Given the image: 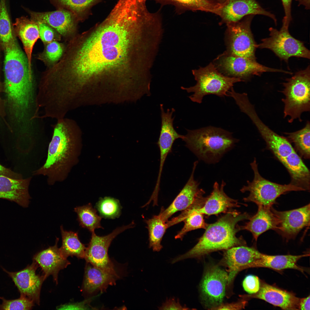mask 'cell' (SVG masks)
Here are the masks:
<instances>
[{
	"instance_id": "obj_29",
	"label": "cell",
	"mask_w": 310,
	"mask_h": 310,
	"mask_svg": "<svg viewBox=\"0 0 310 310\" xmlns=\"http://www.w3.org/2000/svg\"><path fill=\"white\" fill-rule=\"evenodd\" d=\"M309 255V254L300 255H270L262 254L260 257L251 263L248 268H268L277 270L293 269L303 272L304 269L298 266L297 263L301 258Z\"/></svg>"
},
{
	"instance_id": "obj_20",
	"label": "cell",
	"mask_w": 310,
	"mask_h": 310,
	"mask_svg": "<svg viewBox=\"0 0 310 310\" xmlns=\"http://www.w3.org/2000/svg\"><path fill=\"white\" fill-rule=\"evenodd\" d=\"M161 119L160 133L157 144L159 148L160 161L159 170L162 171L164 162L168 154L172 152L174 142L177 139H182L184 135L179 134L175 129L173 121L174 117L172 115L175 109H168L165 112L163 104H160Z\"/></svg>"
},
{
	"instance_id": "obj_14",
	"label": "cell",
	"mask_w": 310,
	"mask_h": 310,
	"mask_svg": "<svg viewBox=\"0 0 310 310\" xmlns=\"http://www.w3.org/2000/svg\"><path fill=\"white\" fill-rule=\"evenodd\" d=\"M228 279V274L218 266L210 267L206 271L200 288L204 300L212 306L211 309L222 304Z\"/></svg>"
},
{
	"instance_id": "obj_10",
	"label": "cell",
	"mask_w": 310,
	"mask_h": 310,
	"mask_svg": "<svg viewBox=\"0 0 310 310\" xmlns=\"http://www.w3.org/2000/svg\"><path fill=\"white\" fill-rule=\"evenodd\" d=\"M288 28L282 26L279 30L270 28V37L262 39L261 43L257 44V48L269 49L286 62L292 57L309 59V50L302 42L290 35Z\"/></svg>"
},
{
	"instance_id": "obj_30",
	"label": "cell",
	"mask_w": 310,
	"mask_h": 310,
	"mask_svg": "<svg viewBox=\"0 0 310 310\" xmlns=\"http://www.w3.org/2000/svg\"><path fill=\"white\" fill-rule=\"evenodd\" d=\"M162 6L172 5L181 14L187 11H201L218 14L222 6L218 0H153Z\"/></svg>"
},
{
	"instance_id": "obj_2",
	"label": "cell",
	"mask_w": 310,
	"mask_h": 310,
	"mask_svg": "<svg viewBox=\"0 0 310 310\" xmlns=\"http://www.w3.org/2000/svg\"><path fill=\"white\" fill-rule=\"evenodd\" d=\"M4 52L3 82L10 114L16 121L26 120L31 109L36 108V94L28 59L15 36L2 48Z\"/></svg>"
},
{
	"instance_id": "obj_9",
	"label": "cell",
	"mask_w": 310,
	"mask_h": 310,
	"mask_svg": "<svg viewBox=\"0 0 310 310\" xmlns=\"http://www.w3.org/2000/svg\"><path fill=\"white\" fill-rule=\"evenodd\" d=\"M215 60L214 65L221 73L228 77L239 78L242 81H247L252 76H259L265 72L289 73L282 69L265 66L257 62L256 59L235 55L226 51Z\"/></svg>"
},
{
	"instance_id": "obj_48",
	"label": "cell",
	"mask_w": 310,
	"mask_h": 310,
	"mask_svg": "<svg viewBox=\"0 0 310 310\" xmlns=\"http://www.w3.org/2000/svg\"><path fill=\"white\" fill-rule=\"evenodd\" d=\"M299 3V5H303L306 9H310V0H296Z\"/></svg>"
},
{
	"instance_id": "obj_23",
	"label": "cell",
	"mask_w": 310,
	"mask_h": 310,
	"mask_svg": "<svg viewBox=\"0 0 310 310\" xmlns=\"http://www.w3.org/2000/svg\"><path fill=\"white\" fill-rule=\"evenodd\" d=\"M241 297L261 299L283 309H299L300 299L291 293L265 283L260 285L257 293Z\"/></svg>"
},
{
	"instance_id": "obj_16",
	"label": "cell",
	"mask_w": 310,
	"mask_h": 310,
	"mask_svg": "<svg viewBox=\"0 0 310 310\" xmlns=\"http://www.w3.org/2000/svg\"><path fill=\"white\" fill-rule=\"evenodd\" d=\"M38 264L33 260L32 263L24 269L16 272H10L2 268L12 279L20 295L26 297L38 305L42 283L45 280L43 276L36 273Z\"/></svg>"
},
{
	"instance_id": "obj_12",
	"label": "cell",
	"mask_w": 310,
	"mask_h": 310,
	"mask_svg": "<svg viewBox=\"0 0 310 310\" xmlns=\"http://www.w3.org/2000/svg\"><path fill=\"white\" fill-rule=\"evenodd\" d=\"M134 222L119 227L110 234L100 236L92 232L91 238L86 247L84 258L87 263L111 274H117L108 254V248L113 239L126 230L133 227Z\"/></svg>"
},
{
	"instance_id": "obj_11",
	"label": "cell",
	"mask_w": 310,
	"mask_h": 310,
	"mask_svg": "<svg viewBox=\"0 0 310 310\" xmlns=\"http://www.w3.org/2000/svg\"><path fill=\"white\" fill-rule=\"evenodd\" d=\"M254 16H245L239 21L226 24L227 50L230 54L256 59L255 42L251 29Z\"/></svg>"
},
{
	"instance_id": "obj_37",
	"label": "cell",
	"mask_w": 310,
	"mask_h": 310,
	"mask_svg": "<svg viewBox=\"0 0 310 310\" xmlns=\"http://www.w3.org/2000/svg\"><path fill=\"white\" fill-rule=\"evenodd\" d=\"M96 207L102 218L112 219L119 217L122 208L118 199L109 197L101 198Z\"/></svg>"
},
{
	"instance_id": "obj_8",
	"label": "cell",
	"mask_w": 310,
	"mask_h": 310,
	"mask_svg": "<svg viewBox=\"0 0 310 310\" xmlns=\"http://www.w3.org/2000/svg\"><path fill=\"white\" fill-rule=\"evenodd\" d=\"M254 174L252 181H247V184L240 190L243 193L249 191V195L243 198L246 202H253L257 206L272 207L280 195L291 191H305L303 189L290 183L281 185L273 182L263 177L258 170L256 159L250 163Z\"/></svg>"
},
{
	"instance_id": "obj_41",
	"label": "cell",
	"mask_w": 310,
	"mask_h": 310,
	"mask_svg": "<svg viewBox=\"0 0 310 310\" xmlns=\"http://www.w3.org/2000/svg\"><path fill=\"white\" fill-rule=\"evenodd\" d=\"M244 290L249 294H253L257 293L260 287V282L257 276L253 275L247 276L243 282Z\"/></svg>"
},
{
	"instance_id": "obj_46",
	"label": "cell",
	"mask_w": 310,
	"mask_h": 310,
	"mask_svg": "<svg viewBox=\"0 0 310 310\" xmlns=\"http://www.w3.org/2000/svg\"><path fill=\"white\" fill-rule=\"evenodd\" d=\"M5 92V88L3 83L0 82V116L4 119L6 115L5 106L6 104V100L3 99L0 96V94Z\"/></svg>"
},
{
	"instance_id": "obj_19",
	"label": "cell",
	"mask_w": 310,
	"mask_h": 310,
	"mask_svg": "<svg viewBox=\"0 0 310 310\" xmlns=\"http://www.w3.org/2000/svg\"><path fill=\"white\" fill-rule=\"evenodd\" d=\"M262 253L253 247L245 245L235 246L226 250L223 261L228 268V284L239 271L248 268L252 262L259 258Z\"/></svg>"
},
{
	"instance_id": "obj_35",
	"label": "cell",
	"mask_w": 310,
	"mask_h": 310,
	"mask_svg": "<svg viewBox=\"0 0 310 310\" xmlns=\"http://www.w3.org/2000/svg\"><path fill=\"white\" fill-rule=\"evenodd\" d=\"M77 213L80 225L88 229L91 232L96 228H102L100 224L102 217L98 215L97 211L90 203L76 207L74 209Z\"/></svg>"
},
{
	"instance_id": "obj_32",
	"label": "cell",
	"mask_w": 310,
	"mask_h": 310,
	"mask_svg": "<svg viewBox=\"0 0 310 310\" xmlns=\"http://www.w3.org/2000/svg\"><path fill=\"white\" fill-rule=\"evenodd\" d=\"M149 232V247L154 251L158 252L163 247L161 242L167 229L166 222L163 221L158 214L145 220Z\"/></svg>"
},
{
	"instance_id": "obj_49",
	"label": "cell",
	"mask_w": 310,
	"mask_h": 310,
	"mask_svg": "<svg viewBox=\"0 0 310 310\" xmlns=\"http://www.w3.org/2000/svg\"><path fill=\"white\" fill-rule=\"evenodd\" d=\"M229 0H218L219 3L221 4H223Z\"/></svg>"
},
{
	"instance_id": "obj_40",
	"label": "cell",
	"mask_w": 310,
	"mask_h": 310,
	"mask_svg": "<svg viewBox=\"0 0 310 310\" xmlns=\"http://www.w3.org/2000/svg\"><path fill=\"white\" fill-rule=\"evenodd\" d=\"M36 22L38 27L40 38L44 44L60 39L59 36L50 26L44 23Z\"/></svg>"
},
{
	"instance_id": "obj_1",
	"label": "cell",
	"mask_w": 310,
	"mask_h": 310,
	"mask_svg": "<svg viewBox=\"0 0 310 310\" xmlns=\"http://www.w3.org/2000/svg\"><path fill=\"white\" fill-rule=\"evenodd\" d=\"M141 17L129 1L119 0L90 37L74 35L54 66L55 74L65 86L80 88L93 75L121 64L126 57L131 34L140 31Z\"/></svg>"
},
{
	"instance_id": "obj_27",
	"label": "cell",
	"mask_w": 310,
	"mask_h": 310,
	"mask_svg": "<svg viewBox=\"0 0 310 310\" xmlns=\"http://www.w3.org/2000/svg\"><path fill=\"white\" fill-rule=\"evenodd\" d=\"M258 206L255 214L251 217L245 225L240 226L241 230H245L251 232L256 241L261 234L268 230H275L278 224L277 219L271 210V207L261 205Z\"/></svg>"
},
{
	"instance_id": "obj_5",
	"label": "cell",
	"mask_w": 310,
	"mask_h": 310,
	"mask_svg": "<svg viewBox=\"0 0 310 310\" xmlns=\"http://www.w3.org/2000/svg\"><path fill=\"white\" fill-rule=\"evenodd\" d=\"M182 140L199 160L214 164L232 149L239 140L232 133L221 128L209 126L193 130L186 129Z\"/></svg>"
},
{
	"instance_id": "obj_21",
	"label": "cell",
	"mask_w": 310,
	"mask_h": 310,
	"mask_svg": "<svg viewBox=\"0 0 310 310\" xmlns=\"http://www.w3.org/2000/svg\"><path fill=\"white\" fill-rule=\"evenodd\" d=\"M58 241L59 239L57 238L54 245L41 251L33 257V260L41 268L45 280L51 275L56 284H58L59 271L70 264L67 258L63 256L58 247Z\"/></svg>"
},
{
	"instance_id": "obj_18",
	"label": "cell",
	"mask_w": 310,
	"mask_h": 310,
	"mask_svg": "<svg viewBox=\"0 0 310 310\" xmlns=\"http://www.w3.org/2000/svg\"><path fill=\"white\" fill-rule=\"evenodd\" d=\"M28 11L31 19L46 24L63 37L71 38L74 36L79 20L70 11L62 9L46 12Z\"/></svg>"
},
{
	"instance_id": "obj_28",
	"label": "cell",
	"mask_w": 310,
	"mask_h": 310,
	"mask_svg": "<svg viewBox=\"0 0 310 310\" xmlns=\"http://www.w3.org/2000/svg\"><path fill=\"white\" fill-rule=\"evenodd\" d=\"M201 207L198 204H193L182 211L178 216L166 222L168 228L182 221L184 222L183 228L175 237V239L181 240L188 232L199 228H206L208 224L205 222L203 214L198 210V208Z\"/></svg>"
},
{
	"instance_id": "obj_13",
	"label": "cell",
	"mask_w": 310,
	"mask_h": 310,
	"mask_svg": "<svg viewBox=\"0 0 310 310\" xmlns=\"http://www.w3.org/2000/svg\"><path fill=\"white\" fill-rule=\"evenodd\" d=\"M271 209L278 220L275 231L286 241L294 239L303 228L309 226L310 204L302 207L286 211Z\"/></svg>"
},
{
	"instance_id": "obj_25",
	"label": "cell",
	"mask_w": 310,
	"mask_h": 310,
	"mask_svg": "<svg viewBox=\"0 0 310 310\" xmlns=\"http://www.w3.org/2000/svg\"><path fill=\"white\" fill-rule=\"evenodd\" d=\"M13 30L16 37H18L23 44L27 57L29 70L32 76V56L34 45L40 38L39 30L37 22L25 16L17 18L12 24Z\"/></svg>"
},
{
	"instance_id": "obj_33",
	"label": "cell",
	"mask_w": 310,
	"mask_h": 310,
	"mask_svg": "<svg viewBox=\"0 0 310 310\" xmlns=\"http://www.w3.org/2000/svg\"><path fill=\"white\" fill-rule=\"evenodd\" d=\"M284 133L289 142L294 144V148L299 154V156L305 159H309L310 158L309 121H307L304 127L299 130Z\"/></svg>"
},
{
	"instance_id": "obj_3",
	"label": "cell",
	"mask_w": 310,
	"mask_h": 310,
	"mask_svg": "<svg viewBox=\"0 0 310 310\" xmlns=\"http://www.w3.org/2000/svg\"><path fill=\"white\" fill-rule=\"evenodd\" d=\"M78 131L73 120L65 117L57 120L46 159L33 175L45 177L50 185L65 181L78 162L81 145Z\"/></svg>"
},
{
	"instance_id": "obj_34",
	"label": "cell",
	"mask_w": 310,
	"mask_h": 310,
	"mask_svg": "<svg viewBox=\"0 0 310 310\" xmlns=\"http://www.w3.org/2000/svg\"><path fill=\"white\" fill-rule=\"evenodd\" d=\"M102 0H50L58 9L68 10L80 20L87 15L90 9Z\"/></svg>"
},
{
	"instance_id": "obj_50",
	"label": "cell",
	"mask_w": 310,
	"mask_h": 310,
	"mask_svg": "<svg viewBox=\"0 0 310 310\" xmlns=\"http://www.w3.org/2000/svg\"><path fill=\"white\" fill-rule=\"evenodd\" d=\"M136 1L142 3H146V1L147 0H136Z\"/></svg>"
},
{
	"instance_id": "obj_36",
	"label": "cell",
	"mask_w": 310,
	"mask_h": 310,
	"mask_svg": "<svg viewBox=\"0 0 310 310\" xmlns=\"http://www.w3.org/2000/svg\"><path fill=\"white\" fill-rule=\"evenodd\" d=\"M15 36L6 0H0V44L2 48L9 44Z\"/></svg>"
},
{
	"instance_id": "obj_42",
	"label": "cell",
	"mask_w": 310,
	"mask_h": 310,
	"mask_svg": "<svg viewBox=\"0 0 310 310\" xmlns=\"http://www.w3.org/2000/svg\"><path fill=\"white\" fill-rule=\"evenodd\" d=\"M159 310H187L188 308L185 306L181 305L179 299L175 298L167 299L162 305L159 307Z\"/></svg>"
},
{
	"instance_id": "obj_15",
	"label": "cell",
	"mask_w": 310,
	"mask_h": 310,
	"mask_svg": "<svg viewBox=\"0 0 310 310\" xmlns=\"http://www.w3.org/2000/svg\"><path fill=\"white\" fill-rule=\"evenodd\" d=\"M222 4L217 15L221 18L220 25L237 22L246 16L256 15L268 16L276 24L275 16L262 8L256 0H229Z\"/></svg>"
},
{
	"instance_id": "obj_43",
	"label": "cell",
	"mask_w": 310,
	"mask_h": 310,
	"mask_svg": "<svg viewBox=\"0 0 310 310\" xmlns=\"http://www.w3.org/2000/svg\"><path fill=\"white\" fill-rule=\"evenodd\" d=\"M284 12V16L282 20V25L289 27L292 20L291 13L292 0H281Z\"/></svg>"
},
{
	"instance_id": "obj_31",
	"label": "cell",
	"mask_w": 310,
	"mask_h": 310,
	"mask_svg": "<svg viewBox=\"0 0 310 310\" xmlns=\"http://www.w3.org/2000/svg\"><path fill=\"white\" fill-rule=\"evenodd\" d=\"M60 230L62 243L59 249L63 256L66 258L69 256L84 258L86 247L80 241L78 233L64 230L62 226Z\"/></svg>"
},
{
	"instance_id": "obj_47",
	"label": "cell",
	"mask_w": 310,
	"mask_h": 310,
	"mask_svg": "<svg viewBox=\"0 0 310 310\" xmlns=\"http://www.w3.org/2000/svg\"><path fill=\"white\" fill-rule=\"evenodd\" d=\"M310 295L307 297L300 299L299 306V309L310 310Z\"/></svg>"
},
{
	"instance_id": "obj_39",
	"label": "cell",
	"mask_w": 310,
	"mask_h": 310,
	"mask_svg": "<svg viewBox=\"0 0 310 310\" xmlns=\"http://www.w3.org/2000/svg\"><path fill=\"white\" fill-rule=\"evenodd\" d=\"M2 302L0 310H30L34 305V301L27 297L20 295V297L13 300H7L0 297Z\"/></svg>"
},
{
	"instance_id": "obj_45",
	"label": "cell",
	"mask_w": 310,
	"mask_h": 310,
	"mask_svg": "<svg viewBox=\"0 0 310 310\" xmlns=\"http://www.w3.org/2000/svg\"><path fill=\"white\" fill-rule=\"evenodd\" d=\"M0 175H3L15 179L23 178L20 174L15 172L11 169L7 168L0 164Z\"/></svg>"
},
{
	"instance_id": "obj_6",
	"label": "cell",
	"mask_w": 310,
	"mask_h": 310,
	"mask_svg": "<svg viewBox=\"0 0 310 310\" xmlns=\"http://www.w3.org/2000/svg\"><path fill=\"white\" fill-rule=\"evenodd\" d=\"M309 65L305 69L296 72L283 83L282 92L285 96L282 99L284 104V117H290L292 123L298 119L302 121V113L310 110V71Z\"/></svg>"
},
{
	"instance_id": "obj_26",
	"label": "cell",
	"mask_w": 310,
	"mask_h": 310,
	"mask_svg": "<svg viewBox=\"0 0 310 310\" xmlns=\"http://www.w3.org/2000/svg\"><path fill=\"white\" fill-rule=\"evenodd\" d=\"M86 266L82 289L91 294L96 292H102L109 285L115 284L119 278L117 274L106 272L88 263Z\"/></svg>"
},
{
	"instance_id": "obj_24",
	"label": "cell",
	"mask_w": 310,
	"mask_h": 310,
	"mask_svg": "<svg viewBox=\"0 0 310 310\" xmlns=\"http://www.w3.org/2000/svg\"><path fill=\"white\" fill-rule=\"evenodd\" d=\"M226 183L222 180L221 185L215 182L210 194L206 197L203 206L198 208L199 211L208 216L226 213L231 209L240 206L237 200L228 197L224 191Z\"/></svg>"
},
{
	"instance_id": "obj_17",
	"label": "cell",
	"mask_w": 310,
	"mask_h": 310,
	"mask_svg": "<svg viewBox=\"0 0 310 310\" xmlns=\"http://www.w3.org/2000/svg\"><path fill=\"white\" fill-rule=\"evenodd\" d=\"M198 163V161L194 162L189 178L172 203L166 209L163 207L161 209L159 214L164 221L166 222L175 212L184 210L195 202L204 198L205 191L199 188V182L194 179V173Z\"/></svg>"
},
{
	"instance_id": "obj_22",
	"label": "cell",
	"mask_w": 310,
	"mask_h": 310,
	"mask_svg": "<svg viewBox=\"0 0 310 310\" xmlns=\"http://www.w3.org/2000/svg\"><path fill=\"white\" fill-rule=\"evenodd\" d=\"M32 177L15 179L0 175V198L13 202L24 208L28 206L31 197L29 187Z\"/></svg>"
},
{
	"instance_id": "obj_7",
	"label": "cell",
	"mask_w": 310,
	"mask_h": 310,
	"mask_svg": "<svg viewBox=\"0 0 310 310\" xmlns=\"http://www.w3.org/2000/svg\"><path fill=\"white\" fill-rule=\"evenodd\" d=\"M192 71L196 84L189 88L182 86L181 88L188 93L193 92L189 98L193 102L200 104L204 97L208 95L214 94L221 97L228 96V92L234 84L242 81L239 78L224 75L212 63Z\"/></svg>"
},
{
	"instance_id": "obj_38",
	"label": "cell",
	"mask_w": 310,
	"mask_h": 310,
	"mask_svg": "<svg viewBox=\"0 0 310 310\" xmlns=\"http://www.w3.org/2000/svg\"><path fill=\"white\" fill-rule=\"evenodd\" d=\"M43 51L38 55V58L45 64L54 65L61 57L65 47L62 43L54 41L46 44Z\"/></svg>"
},
{
	"instance_id": "obj_4",
	"label": "cell",
	"mask_w": 310,
	"mask_h": 310,
	"mask_svg": "<svg viewBox=\"0 0 310 310\" xmlns=\"http://www.w3.org/2000/svg\"><path fill=\"white\" fill-rule=\"evenodd\" d=\"M251 217L246 212L241 213L234 210L227 212L215 222L208 224L196 245L185 253L173 259L171 264L188 258H197L215 251L245 245L246 242L242 237L236 236L241 230L238 223L249 220Z\"/></svg>"
},
{
	"instance_id": "obj_44",
	"label": "cell",
	"mask_w": 310,
	"mask_h": 310,
	"mask_svg": "<svg viewBox=\"0 0 310 310\" xmlns=\"http://www.w3.org/2000/svg\"><path fill=\"white\" fill-rule=\"evenodd\" d=\"M247 303L246 301H240L230 304H221L219 306L211 309L216 310H239L245 307Z\"/></svg>"
}]
</instances>
